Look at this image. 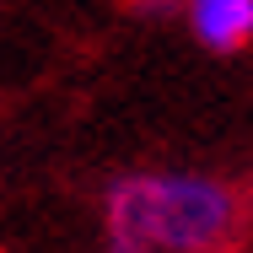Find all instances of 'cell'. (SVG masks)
<instances>
[{
	"label": "cell",
	"instance_id": "6da1fadb",
	"mask_svg": "<svg viewBox=\"0 0 253 253\" xmlns=\"http://www.w3.org/2000/svg\"><path fill=\"white\" fill-rule=\"evenodd\" d=\"M108 232L162 253H226L243 232V200L200 172H129L108 189Z\"/></svg>",
	"mask_w": 253,
	"mask_h": 253
},
{
	"label": "cell",
	"instance_id": "7a4b0ae2",
	"mask_svg": "<svg viewBox=\"0 0 253 253\" xmlns=\"http://www.w3.org/2000/svg\"><path fill=\"white\" fill-rule=\"evenodd\" d=\"M194 38L215 54H232L253 38V0H183Z\"/></svg>",
	"mask_w": 253,
	"mask_h": 253
},
{
	"label": "cell",
	"instance_id": "3957f363",
	"mask_svg": "<svg viewBox=\"0 0 253 253\" xmlns=\"http://www.w3.org/2000/svg\"><path fill=\"white\" fill-rule=\"evenodd\" d=\"M129 11H140V16H167V11H178L183 0H124Z\"/></svg>",
	"mask_w": 253,
	"mask_h": 253
},
{
	"label": "cell",
	"instance_id": "277c9868",
	"mask_svg": "<svg viewBox=\"0 0 253 253\" xmlns=\"http://www.w3.org/2000/svg\"><path fill=\"white\" fill-rule=\"evenodd\" d=\"M108 253H151V248H135V243H108Z\"/></svg>",
	"mask_w": 253,
	"mask_h": 253
}]
</instances>
